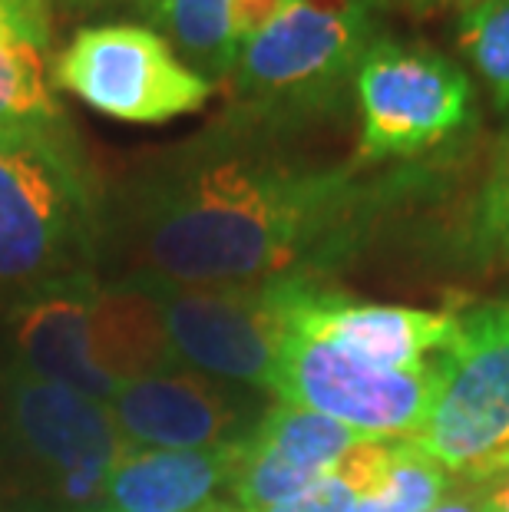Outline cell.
<instances>
[{"label": "cell", "instance_id": "obj_15", "mask_svg": "<svg viewBox=\"0 0 509 512\" xmlns=\"http://www.w3.org/2000/svg\"><path fill=\"white\" fill-rule=\"evenodd\" d=\"M100 278V275H96ZM90 351L116 390L126 380L182 367L169 344L153 291L129 281H96L90 308Z\"/></svg>", "mask_w": 509, "mask_h": 512}, {"label": "cell", "instance_id": "obj_4", "mask_svg": "<svg viewBox=\"0 0 509 512\" xmlns=\"http://www.w3.org/2000/svg\"><path fill=\"white\" fill-rule=\"evenodd\" d=\"M437 364V397L410 443L447 473L490 479L509 466V304L457 314Z\"/></svg>", "mask_w": 509, "mask_h": 512}, {"label": "cell", "instance_id": "obj_19", "mask_svg": "<svg viewBox=\"0 0 509 512\" xmlns=\"http://www.w3.org/2000/svg\"><path fill=\"white\" fill-rule=\"evenodd\" d=\"M457 40L509 123V0H493L457 14Z\"/></svg>", "mask_w": 509, "mask_h": 512}, {"label": "cell", "instance_id": "obj_5", "mask_svg": "<svg viewBox=\"0 0 509 512\" xmlns=\"http://www.w3.org/2000/svg\"><path fill=\"white\" fill-rule=\"evenodd\" d=\"M361 116V166L407 162L447 146L473 119V83L467 70L427 43L377 37L354 73Z\"/></svg>", "mask_w": 509, "mask_h": 512}, {"label": "cell", "instance_id": "obj_20", "mask_svg": "<svg viewBox=\"0 0 509 512\" xmlns=\"http://www.w3.org/2000/svg\"><path fill=\"white\" fill-rule=\"evenodd\" d=\"M387 460V443H357L334 470L308 486L305 493L265 512H357L367 489L381 476Z\"/></svg>", "mask_w": 509, "mask_h": 512}, {"label": "cell", "instance_id": "obj_27", "mask_svg": "<svg viewBox=\"0 0 509 512\" xmlns=\"http://www.w3.org/2000/svg\"><path fill=\"white\" fill-rule=\"evenodd\" d=\"M86 512H103V509H86ZM192 512H245V509H238L232 499H215V503L202 506V509H192Z\"/></svg>", "mask_w": 509, "mask_h": 512}, {"label": "cell", "instance_id": "obj_7", "mask_svg": "<svg viewBox=\"0 0 509 512\" xmlns=\"http://www.w3.org/2000/svg\"><path fill=\"white\" fill-rule=\"evenodd\" d=\"M305 278L262 285H143L153 291L182 367L272 394L291 304ZM311 281V278H308Z\"/></svg>", "mask_w": 509, "mask_h": 512}, {"label": "cell", "instance_id": "obj_1", "mask_svg": "<svg viewBox=\"0 0 509 512\" xmlns=\"http://www.w3.org/2000/svg\"><path fill=\"white\" fill-rule=\"evenodd\" d=\"M278 136L219 123L103 192L96 268L129 285L321 281L348 261L407 176L288 159Z\"/></svg>", "mask_w": 509, "mask_h": 512}, {"label": "cell", "instance_id": "obj_6", "mask_svg": "<svg viewBox=\"0 0 509 512\" xmlns=\"http://www.w3.org/2000/svg\"><path fill=\"white\" fill-rule=\"evenodd\" d=\"M53 86L100 116L133 126H159L189 116L219 90L143 20L80 27L53 60Z\"/></svg>", "mask_w": 509, "mask_h": 512}, {"label": "cell", "instance_id": "obj_14", "mask_svg": "<svg viewBox=\"0 0 509 512\" xmlns=\"http://www.w3.org/2000/svg\"><path fill=\"white\" fill-rule=\"evenodd\" d=\"M242 440L205 450L133 446L106 476L93 509L103 512H192L229 493Z\"/></svg>", "mask_w": 509, "mask_h": 512}, {"label": "cell", "instance_id": "obj_13", "mask_svg": "<svg viewBox=\"0 0 509 512\" xmlns=\"http://www.w3.org/2000/svg\"><path fill=\"white\" fill-rule=\"evenodd\" d=\"M96 278L73 275L24 294L10 314L14 367L30 377L70 387L83 397L110 403L116 384L103 377L90 351V308Z\"/></svg>", "mask_w": 509, "mask_h": 512}, {"label": "cell", "instance_id": "obj_3", "mask_svg": "<svg viewBox=\"0 0 509 512\" xmlns=\"http://www.w3.org/2000/svg\"><path fill=\"white\" fill-rule=\"evenodd\" d=\"M381 37L364 0L298 4L238 53L222 123L281 136L348 106L364 50Z\"/></svg>", "mask_w": 509, "mask_h": 512}, {"label": "cell", "instance_id": "obj_22", "mask_svg": "<svg viewBox=\"0 0 509 512\" xmlns=\"http://www.w3.org/2000/svg\"><path fill=\"white\" fill-rule=\"evenodd\" d=\"M24 40L50 43L47 0H0V47Z\"/></svg>", "mask_w": 509, "mask_h": 512}, {"label": "cell", "instance_id": "obj_21", "mask_svg": "<svg viewBox=\"0 0 509 512\" xmlns=\"http://www.w3.org/2000/svg\"><path fill=\"white\" fill-rule=\"evenodd\" d=\"M470 235L476 252L509 261V139L493 159L490 176L480 185L470 215Z\"/></svg>", "mask_w": 509, "mask_h": 512}, {"label": "cell", "instance_id": "obj_11", "mask_svg": "<svg viewBox=\"0 0 509 512\" xmlns=\"http://www.w3.org/2000/svg\"><path fill=\"white\" fill-rule=\"evenodd\" d=\"M357 443L364 440L341 423L278 400L242 440L229 499L245 512L275 509L328 476Z\"/></svg>", "mask_w": 509, "mask_h": 512}, {"label": "cell", "instance_id": "obj_2", "mask_svg": "<svg viewBox=\"0 0 509 512\" xmlns=\"http://www.w3.org/2000/svg\"><path fill=\"white\" fill-rule=\"evenodd\" d=\"M100 205L70 123L0 133V288L96 275Z\"/></svg>", "mask_w": 509, "mask_h": 512}, {"label": "cell", "instance_id": "obj_9", "mask_svg": "<svg viewBox=\"0 0 509 512\" xmlns=\"http://www.w3.org/2000/svg\"><path fill=\"white\" fill-rule=\"evenodd\" d=\"M4 420L20 460L43 479L60 512L93 509L106 476L133 450L106 403L17 367L4 374Z\"/></svg>", "mask_w": 509, "mask_h": 512}, {"label": "cell", "instance_id": "obj_23", "mask_svg": "<svg viewBox=\"0 0 509 512\" xmlns=\"http://www.w3.org/2000/svg\"><path fill=\"white\" fill-rule=\"evenodd\" d=\"M460 479L463 486L447 489V496L430 512H490V486L483 479H467V476Z\"/></svg>", "mask_w": 509, "mask_h": 512}, {"label": "cell", "instance_id": "obj_17", "mask_svg": "<svg viewBox=\"0 0 509 512\" xmlns=\"http://www.w3.org/2000/svg\"><path fill=\"white\" fill-rule=\"evenodd\" d=\"M50 43L24 40L0 47V133L67 123L53 93Z\"/></svg>", "mask_w": 509, "mask_h": 512}, {"label": "cell", "instance_id": "obj_10", "mask_svg": "<svg viewBox=\"0 0 509 512\" xmlns=\"http://www.w3.org/2000/svg\"><path fill=\"white\" fill-rule=\"evenodd\" d=\"M119 433L149 450H205L245 440L262 420V394L192 367L126 380L110 397Z\"/></svg>", "mask_w": 509, "mask_h": 512}, {"label": "cell", "instance_id": "obj_26", "mask_svg": "<svg viewBox=\"0 0 509 512\" xmlns=\"http://www.w3.org/2000/svg\"><path fill=\"white\" fill-rule=\"evenodd\" d=\"M483 483L490 486V512H509V466Z\"/></svg>", "mask_w": 509, "mask_h": 512}, {"label": "cell", "instance_id": "obj_18", "mask_svg": "<svg viewBox=\"0 0 509 512\" xmlns=\"http://www.w3.org/2000/svg\"><path fill=\"white\" fill-rule=\"evenodd\" d=\"M447 470L417 443H387L381 476L367 489L357 512H430L447 496Z\"/></svg>", "mask_w": 509, "mask_h": 512}, {"label": "cell", "instance_id": "obj_24", "mask_svg": "<svg viewBox=\"0 0 509 512\" xmlns=\"http://www.w3.org/2000/svg\"><path fill=\"white\" fill-rule=\"evenodd\" d=\"M371 4L377 14L381 10H400V14H410V17H427V14H440V10H463L470 7H480V4H493V0H364Z\"/></svg>", "mask_w": 509, "mask_h": 512}, {"label": "cell", "instance_id": "obj_8", "mask_svg": "<svg viewBox=\"0 0 509 512\" xmlns=\"http://www.w3.org/2000/svg\"><path fill=\"white\" fill-rule=\"evenodd\" d=\"M440 387L437 354L407 370L371 367L324 337L291 328L281 347L272 394L291 407L321 413L367 443L410 440Z\"/></svg>", "mask_w": 509, "mask_h": 512}, {"label": "cell", "instance_id": "obj_12", "mask_svg": "<svg viewBox=\"0 0 509 512\" xmlns=\"http://www.w3.org/2000/svg\"><path fill=\"white\" fill-rule=\"evenodd\" d=\"M291 328L324 337L328 344L371 367L407 370L427 364L453 341L457 314L351 301L324 288L321 281L305 278L291 304Z\"/></svg>", "mask_w": 509, "mask_h": 512}, {"label": "cell", "instance_id": "obj_25", "mask_svg": "<svg viewBox=\"0 0 509 512\" xmlns=\"http://www.w3.org/2000/svg\"><path fill=\"white\" fill-rule=\"evenodd\" d=\"M50 10H80V14H93V10H133L143 24H153V14L159 0H47Z\"/></svg>", "mask_w": 509, "mask_h": 512}, {"label": "cell", "instance_id": "obj_16", "mask_svg": "<svg viewBox=\"0 0 509 512\" xmlns=\"http://www.w3.org/2000/svg\"><path fill=\"white\" fill-rule=\"evenodd\" d=\"M238 0H159L153 24L199 76L225 86L242 53L235 34Z\"/></svg>", "mask_w": 509, "mask_h": 512}]
</instances>
